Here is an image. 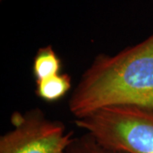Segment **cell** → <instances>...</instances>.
<instances>
[{
  "instance_id": "cell-1",
  "label": "cell",
  "mask_w": 153,
  "mask_h": 153,
  "mask_svg": "<svg viewBox=\"0 0 153 153\" xmlns=\"http://www.w3.org/2000/svg\"><path fill=\"white\" fill-rule=\"evenodd\" d=\"M117 106L153 109V33L116 55H97L68 101L75 120Z\"/></svg>"
},
{
  "instance_id": "cell-2",
  "label": "cell",
  "mask_w": 153,
  "mask_h": 153,
  "mask_svg": "<svg viewBox=\"0 0 153 153\" xmlns=\"http://www.w3.org/2000/svg\"><path fill=\"white\" fill-rule=\"evenodd\" d=\"M105 146L128 153H153V109L117 106L75 120Z\"/></svg>"
},
{
  "instance_id": "cell-3",
  "label": "cell",
  "mask_w": 153,
  "mask_h": 153,
  "mask_svg": "<svg viewBox=\"0 0 153 153\" xmlns=\"http://www.w3.org/2000/svg\"><path fill=\"white\" fill-rule=\"evenodd\" d=\"M14 128L0 138V153H66L73 140L60 121L50 120L40 109L14 112Z\"/></svg>"
},
{
  "instance_id": "cell-4",
  "label": "cell",
  "mask_w": 153,
  "mask_h": 153,
  "mask_svg": "<svg viewBox=\"0 0 153 153\" xmlns=\"http://www.w3.org/2000/svg\"><path fill=\"white\" fill-rule=\"evenodd\" d=\"M61 60L51 45L38 49L33 59V73L39 82L60 73Z\"/></svg>"
},
{
  "instance_id": "cell-5",
  "label": "cell",
  "mask_w": 153,
  "mask_h": 153,
  "mask_svg": "<svg viewBox=\"0 0 153 153\" xmlns=\"http://www.w3.org/2000/svg\"><path fill=\"white\" fill-rule=\"evenodd\" d=\"M71 87V76L66 73H60L36 82V94L46 102H55L66 95Z\"/></svg>"
},
{
  "instance_id": "cell-6",
  "label": "cell",
  "mask_w": 153,
  "mask_h": 153,
  "mask_svg": "<svg viewBox=\"0 0 153 153\" xmlns=\"http://www.w3.org/2000/svg\"><path fill=\"white\" fill-rule=\"evenodd\" d=\"M66 153H128L105 146L97 141L92 135L85 133L79 137H74Z\"/></svg>"
}]
</instances>
